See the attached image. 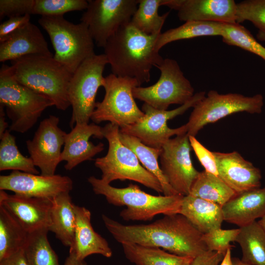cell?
Masks as SVG:
<instances>
[{
	"instance_id": "6da1fadb",
	"label": "cell",
	"mask_w": 265,
	"mask_h": 265,
	"mask_svg": "<svg viewBox=\"0 0 265 265\" xmlns=\"http://www.w3.org/2000/svg\"><path fill=\"white\" fill-rule=\"evenodd\" d=\"M102 217L107 231L121 244L162 248L192 259L208 250L202 239L203 234L180 213L165 215L148 224L132 225L122 224L105 214Z\"/></svg>"
},
{
	"instance_id": "7a4b0ae2",
	"label": "cell",
	"mask_w": 265,
	"mask_h": 265,
	"mask_svg": "<svg viewBox=\"0 0 265 265\" xmlns=\"http://www.w3.org/2000/svg\"><path fill=\"white\" fill-rule=\"evenodd\" d=\"M159 35H147L131 22L119 28L104 47L112 74L135 79L140 85L149 82L151 69L164 60L155 48Z\"/></svg>"
},
{
	"instance_id": "3957f363",
	"label": "cell",
	"mask_w": 265,
	"mask_h": 265,
	"mask_svg": "<svg viewBox=\"0 0 265 265\" xmlns=\"http://www.w3.org/2000/svg\"><path fill=\"white\" fill-rule=\"evenodd\" d=\"M8 69L16 81L49 98L58 109L71 106L68 89L73 74L53 56H26L12 61Z\"/></svg>"
},
{
	"instance_id": "277c9868",
	"label": "cell",
	"mask_w": 265,
	"mask_h": 265,
	"mask_svg": "<svg viewBox=\"0 0 265 265\" xmlns=\"http://www.w3.org/2000/svg\"><path fill=\"white\" fill-rule=\"evenodd\" d=\"M87 180L94 192L104 196L108 203L117 206H126L120 212V216L126 221H148L159 214L179 213L184 197L180 194L153 195L132 184L126 187L117 188L93 176Z\"/></svg>"
},
{
	"instance_id": "5b68a950",
	"label": "cell",
	"mask_w": 265,
	"mask_h": 265,
	"mask_svg": "<svg viewBox=\"0 0 265 265\" xmlns=\"http://www.w3.org/2000/svg\"><path fill=\"white\" fill-rule=\"evenodd\" d=\"M104 137L108 144L106 155L95 160L102 172V180L106 184L119 180H131L163 193L158 179L140 163L134 152L120 140V128L110 123L103 127Z\"/></svg>"
},
{
	"instance_id": "8992f818",
	"label": "cell",
	"mask_w": 265,
	"mask_h": 265,
	"mask_svg": "<svg viewBox=\"0 0 265 265\" xmlns=\"http://www.w3.org/2000/svg\"><path fill=\"white\" fill-rule=\"evenodd\" d=\"M38 22L50 37L53 58L71 74L95 54L94 40L84 23L74 24L63 16H41Z\"/></svg>"
},
{
	"instance_id": "52a82bcc",
	"label": "cell",
	"mask_w": 265,
	"mask_h": 265,
	"mask_svg": "<svg viewBox=\"0 0 265 265\" xmlns=\"http://www.w3.org/2000/svg\"><path fill=\"white\" fill-rule=\"evenodd\" d=\"M8 67L3 64L0 70V105L5 108L11 120L9 131L23 133L36 124L47 108L54 104L48 97L16 81Z\"/></svg>"
},
{
	"instance_id": "ba28073f",
	"label": "cell",
	"mask_w": 265,
	"mask_h": 265,
	"mask_svg": "<svg viewBox=\"0 0 265 265\" xmlns=\"http://www.w3.org/2000/svg\"><path fill=\"white\" fill-rule=\"evenodd\" d=\"M140 86L133 78L112 73L105 77V94L101 102H96L91 120L96 124L108 121L120 129L138 121L144 113L137 106L132 91Z\"/></svg>"
},
{
	"instance_id": "9c48e42d",
	"label": "cell",
	"mask_w": 265,
	"mask_h": 265,
	"mask_svg": "<svg viewBox=\"0 0 265 265\" xmlns=\"http://www.w3.org/2000/svg\"><path fill=\"white\" fill-rule=\"evenodd\" d=\"M108 64L106 55L95 54L85 60L72 75L68 98L72 108L70 126L88 123L95 108L98 90L103 86V74Z\"/></svg>"
},
{
	"instance_id": "30bf717a",
	"label": "cell",
	"mask_w": 265,
	"mask_h": 265,
	"mask_svg": "<svg viewBox=\"0 0 265 265\" xmlns=\"http://www.w3.org/2000/svg\"><path fill=\"white\" fill-rule=\"evenodd\" d=\"M264 97L258 94L245 96L238 93L221 94L210 90L193 108L186 126L188 136H195L206 125L213 123L233 113L262 112Z\"/></svg>"
},
{
	"instance_id": "8fae6325",
	"label": "cell",
	"mask_w": 265,
	"mask_h": 265,
	"mask_svg": "<svg viewBox=\"0 0 265 265\" xmlns=\"http://www.w3.org/2000/svg\"><path fill=\"white\" fill-rule=\"evenodd\" d=\"M157 68L160 71L158 81L148 87H134L132 93L135 99L164 110L171 105L181 106L192 99L194 88L176 60L165 58Z\"/></svg>"
},
{
	"instance_id": "7c38bea8",
	"label": "cell",
	"mask_w": 265,
	"mask_h": 265,
	"mask_svg": "<svg viewBox=\"0 0 265 265\" xmlns=\"http://www.w3.org/2000/svg\"><path fill=\"white\" fill-rule=\"evenodd\" d=\"M205 94L204 91L197 92L188 102L171 110L158 109L144 103L141 108L144 113L143 117L137 122L120 129V131L137 138L147 146L161 149L172 136L187 132L185 124L171 129L168 127L167 121L193 107Z\"/></svg>"
},
{
	"instance_id": "4fadbf2b",
	"label": "cell",
	"mask_w": 265,
	"mask_h": 265,
	"mask_svg": "<svg viewBox=\"0 0 265 265\" xmlns=\"http://www.w3.org/2000/svg\"><path fill=\"white\" fill-rule=\"evenodd\" d=\"M80 19L93 40L104 48L107 40L123 26L130 23L138 0H89Z\"/></svg>"
},
{
	"instance_id": "5bb4252c",
	"label": "cell",
	"mask_w": 265,
	"mask_h": 265,
	"mask_svg": "<svg viewBox=\"0 0 265 265\" xmlns=\"http://www.w3.org/2000/svg\"><path fill=\"white\" fill-rule=\"evenodd\" d=\"M187 133L169 139L161 147L160 168L171 186L179 194H189L199 172L190 158L191 150Z\"/></svg>"
},
{
	"instance_id": "9a60e30c",
	"label": "cell",
	"mask_w": 265,
	"mask_h": 265,
	"mask_svg": "<svg viewBox=\"0 0 265 265\" xmlns=\"http://www.w3.org/2000/svg\"><path fill=\"white\" fill-rule=\"evenodd\" d=\"M59 119L50 115L40 123L33 138L26 141V145L36 167L41 174L52 176L61 162V148L66 132L58 126Z\"/></svg>"
},
{
	"instance_id": "2e32d148",
	"label": "cell",
	"mask_w": 265,
	"mask_h": 265,
	"mask_svg": "<svg viewBox=\"0 0 265 265\" xmlns=\"http://www.w3.org/2000/svg\"><path fill=\"white\" fill-rule=\"evenodd\" d=\"M73 187L68 176L54 174L45 176L19 171L0 176V190L28 197L53 200L64 193H70Z\"/></svg>"
},
{
	"instance_id": "e0dca14e",
	"label": "cell",
	"mask_w": 265,
	"mask_h": 265,
	"mask_svg": "<svg viewBox=\"0 0 265 265\" xmlns=\"http://www.w3.org/2000/svg\"><path fill=\"white\" fill-rule=\"evenodd\" d=\"M52 200L0 191V206L9 212L28 233L41 229L49 231Z\"/></svg>"
},
{
	"instance_id": "ac0fdd59",
	"label": "cell",
	"mask_w": 265,
	"mask_h": 265,
	"mask_svg": "<svg viewBox=\"0 0 265 265\" xmlns=\"http://www.w3.org/2000/svg\"><path fill=\"white\" fill-rule=\"evenodd\" d=\"M218 176L237 194L261 187L260 170L237 151L213 152Z\"/></svg>"
},
{
	"instance_id": "d6986e66",
	"label": "cell",
	"mask_w": 265,
	"mask_h": 265,
	"mask_svg": "<svg viewBox=\"0 0 265 265\" xmlns=\"http://www.w3.org/2000/svg\"><path fill=\"white\" fill-rule=\"evenodd\" d=\"M103 138V127L94 123L77 124L65 136L61 161H65L64 168L71 170L81 162L91 160L104 149L103 143L94 144L90 137Z\"/></svg>"
},
{
	"instance_id": "ffe728a7",
	"label": "cell",
	"mask_w": 265,
	"mask_h": 265,
	"mask_svg": "<svg viewBox=\"0 0 265 265\" xmlns=\"http://www.w3.org/2000/svg\"><path fill=\"white\" fill-rule=\"evenodd\" d=\"M173 9L181 21L236 24L237 3L233 0H176Z\"/></svg>"
},
{
	"instance_id": "44dd1931",
	"label": "cell",
	"mask_w": 265,
	"mask_h": 265,
	"mask_svg": "<svg viewBox=\"0 0 265 265\" xmlns=\"http://www.w3.org/2000/svg\"><path fill=\"white\" fill-rule=\"evenodd\" d=\"M0 43L2 62L28 55L53 56L39 28L30 22Z\"/></svg>"
},
{
	"instance_id": "7402d4cb",
	"label": "cell",
	"mask_w": 265,
	"mask_h": 265,
	"mask_svg": "<svg viewBox=\"0 0 265 265\" xmlns=\"http://www.w3.org/2000/svg\"><path fill=\"white\" fill-rule=\"evenodd\" d=\"M76 227L74 241L69 251L73 252L80 260L93 254L106 258L112 255V251L105 238L97 233L91 223V212L86 208L75 205Z\"/></svg>"
},
{
	"instance_id": "603a6c76",
	"label": "cell",
	"mask_w": 265,
	"mask_h": 265,
	"mask_svg": "<svg viewBox=\"0 0 265 265\" xmlns=\"http://www.w3.org/2000/svg\"><path fill=\"white\" fill-rule=\"evenodd\" d=\"M224 220L239 228L265 215V186L237 194L222 207Z\"/></svg>"
},
{
	"instance_id": "cb8c5ba5",
	"label": "cell",
	"mask_w": 265,
	"mask_h": 265,
	"mask_svg": "<svg viewBox=\"0 0 265 265\" xmlns=\"http://www.w3.org/2000/svg\"><path fill=\"white\" fill-rule=\"evenodd\" d=\"M221 206L191 195L184 196L179 213L186 217L201 233L221 228L224 221Z\"/></svg>"
},
{
	"instance_id": "d4e9b609",
	"label": "cell",
	"mask_w": 265,
	"mask_h": 265,
	"mask_svg": "<svg viewBox=\"0 0 265 265\" xmlns=\"http://www.w3.org/2000/svg\"><path fill=\"white\" fill-rule=\"evenodd\" d=\"M75 206L69 193L61 194L52 200L49 231L69 248L73 243L76 227Z\"/></svg>"
},
{
	"instance_id": "484cf974",
	"label": "cell",
	"mask_w": 265,
	"mask_h": 265,
	"mask_svg": "<svg viewBox=\"0 0 265 265\" xmlns=\"http://www.w3.org/2000/svg\"><path fill=\"white\" fill-rule=\"evenodd\" d=\"M119 137L121 141L134 152L142 165L158 179L164 195L179 194L171 186L159 164L158 160L160 155L161 149L147 146L137 138L120 131Z\"/></svg>"
},
{
	"instance_id": "4316f807",
	"label": "cell",
	"mask_w": 265,
	"mask_h": 265,
	"mask_svg": "<svg viewBox=\"0 0 265 265\" xmlns=\"http://www.w3.org/2000/svg\"><path fill=\"white\" fill-rule=\"evenodd\" d=\"M236 241L242 251L241 261L248 265H265V232L258 221L239 228Z\"/></svg>"
},
{
	"instance_id": "83f0119b",
	"label": "cell",
	"mask_w": 265,
	"mask_h": 265,
	"mask_svg": "<svg viewBox=\"0 0 265 265\" xmlns=\"http://www.w3.org/2000/svg\"><path fill=\"white\" fill-rule=\"evenodd\" d=\"M223 23L214 22L187 21L183 25L161 33L156 42L155 50L159 52L166 44L180 40L205 36H221Z\"/></svg>"
},
{
	"instance_id": "f1b7e54d",
	"label": "cell",
	"mask_w": 265,
	"mask_h": 265,
	"mask_svg": "<svg viewBox=\"0 0 265 265\" xmlns=\"http://www.w3.org/2000/svg\"><path fill=\"white\" fill-rule=\"evenodd\" d=\"M27 236L19 222L0 206V261L22 250Z\"/></svg>"
},
{
	"instance_id": "f546056e",
	"label": "cell",
	"mask_w": 265,
	"mask_h": 265,
	"mask_svg": "<svg viewBox=\"0 0 265 265\" xmlns=\"http://www.w3.org/2000/svg\"><path fill=\"white\" fill-rule=\"evenodd\" d=\"M126 258L135 265H184L192 259L178 256L158 247L135 243L122 244Z\"/></svg>"
},
{
	"instance_id": "4dcf8cb0",
	"label": "cell",
	"mask_w": 265,
	"mask_h": 265,
	"mask_svg": "<svg viewBox=\"0 0 265 265\" xmlns=\"http://www.w3.org/2000/svg\"><path fill=\"white\" fill-rule=\"evenodd\" d=\"M189 195L222 206L237 194L219 176L204 170L199 172Z\"/></svg>"
},
{
	"instance_id": "1f68e13d",
	"label": "cell",
	"mask_w": 265,
	"mask_h": 265,
	"mask_svg": "<svg viewBox=\"0 0 265 265\" xmlns=\"http://www.w3.org/2000/svg\"><path fill=\"white\" fill-rule=\"evenodd\" d=\"M167 0H138L137 8L131 21V24L148 35H159L169 12L161 16L158 9L165 5Z\"/></svg>"
},
{
	"instance_id": "d6a6232c",
	"label": "cell",
	"mask_w": 265,
	"mask_h": 265,
	"mask_svg": "<svg viewBox=\"0 0 265 265\" xmlns=\"http://www.w3.org/2000/svg\"><path fill=\"white\" fill-rule=\"evenodd\" d=\"M48 229L28 233L23 249L29 265H59L57 255L47 237Z\"/></svg>"
},
{
	"instance_id": "836d02e7",
	"label": "cell",
	"mask_w": 265,
	"mask_h": 265,
	"mask_svg": "<svg viewBox=\"0 0 265 265\" xmlns=\"http://www.w3.org/2000/svg\"><path fill=\"white\" fill-rule=\"evenodd\" d=\"M0 171L8 170L39 174L31 159L23 155L16 143L15 137L7 130L0 137Z\"/></svg>"
},
{
	"instance_id": "e575fe53",
	"label": "cell",
	"mask_w": 265,
	"mask_h": 265,
	"mask_svg": "<svg viewBox=\"0 0 265 265\" xmlns=\"http://www.w3.org/2000/svg\"><path fill=\"white\" fill-rule=\"evenodd\" d=\"M221 37L224 43L254 53L265 61V48L255 39L247 29L240 24L223 23Z\"/></svg>"
},
{
	"instance_id": "d590c367",
	"label": "cell",
	"mask_w": 265,
	"mask_h": 265,
	"mask_svg": "<svg viewBox=\"0 0 265 265\" xmlns=\"http://www.w3.org/2000/svg\"><path fill=\"white\" fill-rule=\"evenodd\" d=\"M88 4L85 0H35L32 14L63 16L68 12L85 10Z\"/></svg>"
},
{
	"instance_id": "8d00e7d4",
	"label": "cell",
	"mask_w": 265,
	"mask_h": 265,
	"mask_svg": "<svg viewBox=\"0 0 265 265\" xmlns=\"http://www.w3.org/2000/svg\"><path fill=\"white\" fill-rule=\"evenodd\" d=\"M245 21L265 31V0H246L237 3V23Z\"/></svg>"
},
{
	"instance_id": "74e56055",
	"label": "cell",
	"mask_w": 265,
	"mask_h": 265,
	"mask_svg": "<svg viewBox=\"0 0 265 265\" xmlns=\"http://www.w3.org/2000/svg\"><path fill=\"white\" fill-rule=\"evenodd\" d=\"M239 231V228L230 230H223L219 228L203 234L202 239L208 250L216 251L225 255L229 249H231L234 247L230 243L236 241Z\"/></svg>"
},
{
	"instance_id": "f35d334b",
	"label": "cell",
	"mask_w": 265,
	"mask_h": 265,
	"mask_svg": "<svg viewBox=\"0 0 265 265\" xmlns=\"http://www.w3.org/2000/svg\"><path fill=\"white\" fill-rule=\"evenodd\" d=\"M35 0H0V18L32 14Z\"/></svg>"
},
{
	"instance_id": "ab89813d",
	"label": "cell",
	"mask_w": 265,
	"mask_h": 265,
	"mask_svg": "<svg viewBox=\"0 0 265 265\" xmlns=\"http://www.w3.org/2000/svg\"><path fill=\"white\" fill-rule=\"evenodd\" d=\"M188 137L191 148L204 167L205 170L218 176L216 160L213 152L210 151L203 146L195 136H188Z\"/></svg>"
},
{
	"instance_id": "60d3db41",
	"label": "cell",
	"mask_w": 265,
	"mask_h": 265,
	"mask_svg": "<svg viewBox=\"0 0 265 265\" xmlns=\"http://www.w3.org/2000/svg\"><path fill=\"white\" fill-rule=\"evenodd\" d=\"M30 15L14 17L1 23L0 25V42L30 22Z\"/></svg>"
},
{
	"instance_id": "b9f144b4",
	"label": "cell",
	"mask_w": 265,
	"mask_h": 265,
	"mask_svg": "<svg viewBox=\"0 0 265 265\" xmlns=\"http://www.w3.org/2000/svg\"><path fill=\"white\" fill-rule=\"evenodd\" d=\"M224 256L217 252L208 250L193 259L190 265H220Z\"/></svg>"
},
{
	"instance_id": "7bdbcfd3",
	"label": "cell",
	"mask_w": 265,
	"mask_h": 265,
	"mask_svg": "<svg viewBox=\"0 0 265 265\" xmlns=\"http://www.w3.org/2000/svg\"><path fill=\"white\" fill-rule=\"evenodd\" d=\"M0 265H29L21 250L9 257L0 261Z\"/></svg>"
},
{
	"instance_id": "ee69618b",
	"label": "cell",
	"mask_w": 265,
	"mask_h": 265,
	"mask_svg": "<svg viewBox=\"0 0 265 265\" xmlns=\"http://www.w3.org/2000/svg\"><path fill=\"white\" fill-rule=\"evenodd\" d=\"M63 265H87V264L85 260L79 259L73 252L69 251V255L66 258Z\"/></svg>"
},
{
	"instance_id": "f6af8a7d",
	"label": "cell",
	"mask_w": 265,
	"mask_h": 265,
	"mask_svg": "<svg viewBox=\"0 0 265 265\" xmlns=\"http://www.w3.org/2000/svg\"><path fill=\"white\" fill-rule=\"evenodd\" d=\"M6 113L4 111V107L0 105V137L3 135L7 130L8 123L5 121Z\"/></svg>"
},
{
	"instance_id": "bcb514c9",
	"label": "cell",
	"mask_w": 265,
	"mask_h": 265,
	"mask_svg": "<svg viewBox=\"0 0 265 265\" xmlns=\"http://www.w3.org/2000/svg\"><path fill=\"white\" fill-rule=\"evenodd\" d=\"M231 257V249H229L224 256L223 259L220 265H232Z\"/></svg>"
},
{
	"instance_id": "7dc6e473",
	"label": "cell",
	"mask_w": 265,
	"mask_h": 265,
	"mask_svg": "<svg viewBox=\"0 0 265 265\" xmlns=\"http://www.w3.org/2000/svg\"><path fill=\"white\" fill-rule=\"evenodd\" d=\"M256 36L258 40L262 41L265 42V31L259 30Z\"/></svg>"
},
{
	"instance_id": "c3c4849f",
	"label": "cell",
	"mask_w": 265,
	"mask_h": 265,
	"mask_svg": "<svg viewBox=\"0 0 265 265\" xmlns=\"http://www.w3.org/2000/svg\"><path fill=\"white\" fill-rule=\"evenodd\" d=\"M232 265H248L243 263L241 260L237 258H232Z\"/></svg>"
},
{
	"instance_id": "681fc988",
	"label": "cell",
	"mask_w": 265,
	"mask_h": 265,
	"mask_svg": "<svg viewBox=\"0 0 265 265\" xmlns=\"http://www.w3.org/2000/svg\"><path fill=\"white\" fill-rule=\"evenodd\" d=\"M258 222L265 232V215L261 218Z\"/></svg>"
},
{
	"instance_id": "f907efd6",
	"label": "cell",
	"mask_w": 265,
	"mask_h": 265,
	"mask_svg": "<svg viewBox=\"0 0 265 265\" xmlns=\"http://www.w3.org/2000/svg\"><path fill=\"white\" fill-rule=\"evenodd\" d=\"M192 259H190L188 261H187L184 264V265H190V263Z\"/></svg>"
}]
</instances>
